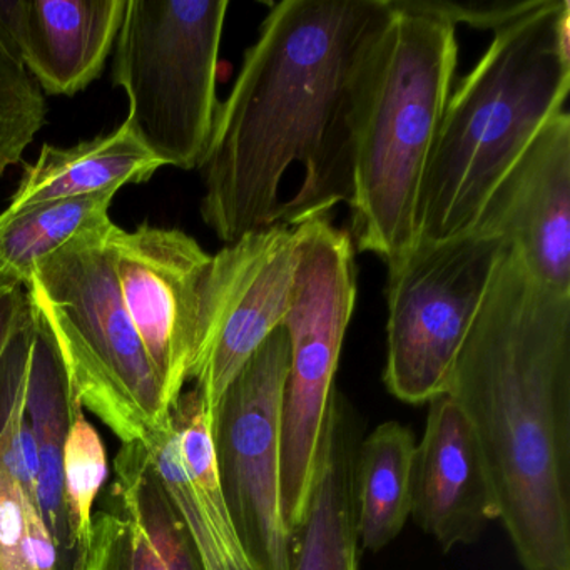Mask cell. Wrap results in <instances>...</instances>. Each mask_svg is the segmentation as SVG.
Here are the masks:
<instances>
[{"label":"cell","mask_w":570,"mask_h":570,"mask_svg":"<svg viewBox=\"0 0 570 570\" xmlns=\"http://www.w3.org/2000/svg\"><path fill=\"white\" fill-rule=\"evenodd\" d=\"M470 232L515 249L533 278L570 295V116H553L493 188Z\"/></svg>","instance_id":"obj_12"},{"label":"cell","mask_w":570,"mask_h":570,"mask_svg":"<svg viewBox=\"0 0 570 570\" xmlns=\"http://www.w3.org/2000/svg\"><path fill=\"white\" fill-rule=\"evenodd\" d=\"M118 191L39 203L0 213V276L26 283L35 266L82 233L111 225L109 208Z\"/></svg>","instance_id":"obj_21"},{"label":"cell","mask_w":570,"mask_h":570,"mask_svg":"<svg viewBox=\"0 0 570 570\" xmlns=\"http://www.w3.org/2000/svg\"><path fill=\"white\" fill-rule=\"evenodd\" d=\"M295 286L285 326L289 370L282 412V515L295 535L315 482L320 443L346 330L355 309V246L330 216L295 226Z\"/></svg>","instance_id":"obj_7"},{"label":"cell","mask_w":570,"mask_h":570,"mask_svg":"<svg viewBox=\"0 0 570 570\" xmlns=\"http://www.w3.org/2000/svg\"><path fill=\"white\" fill-rule=\"evenodd\" d=\"M289 370L285 326L266 338L212 416L216 473L236 532L258 570H292L282 515V412Z\"/></svg>","instance_id":"obj_9"},{"label":"cell","mask_w":570,"mask_h":570,"mask_svg":"<svg viewBox=\"0 0 570 570\" xmlns=\"http://www.w3.org/2000/svg\"><path fill=\"white\" fill-rule=\"evenodd\" d=\"M32 305V303H31ZM31 362L26 386V416L38 450V505L58 549L59 570H72L71 533L65 503V442L76 410L61 356L42 316L36 312Z\"/></svg>","instance_id":"obj_18"},{"label":"cell","mask_w":570,"mask_h":570,"mask_svg":"<svg viewBox=\"0 0 570 570\" xmlns=\"http://www.w3.org/2000/svg\"><path fill=\"white\" fill-rule=\"evenodd\" d=\"M109 248L126 312L161 380L169 406L193 380L203 283L212 255L179 229L112 226Z\"/></svg>","instance_id":"obj_11"},{"label":"cell","mask_w":570,"mask_h":570,"mask_svg":"<svg viewBox=\"0 0 570 570\" xmlns=\"http://www.w3.org/2000/svg\"><path fill=\"white\" fill-rule=\"evenodd\" d=\"M29 309L31 299L26 286L0 276V379L6 353Z\"/></svg>","instance_id":"obj_26"},{"label":"cell","mask_w":570,"mask_h":570,"mask_svg":"<svg viewBox=\"0 0 570 570\" xmlns=\"http://www.w3.org/2000/svg\"><path fill=\"white\" fill-rule=\"evenodd\" d=\"M392 21L366 76L356 116L353 246L389 265L419 238L423 178L452 95L455 26L413 0H389Z\"/></svg>","instance_id":"obj_4"},{"label":"cell","mask_w":570,"mask_h":570,"mask_svg":"<svg viewBox=\"0 0 570 570\" xmlns=\"http://www.w3.org/2000/svg\"><path fill=\"white\" fill-rule=\"evenodd\" d=\"M161 166L126 121L109 135L71 148L45 145L35 165L24 166L18 191L4 213L21 212L39 203L119 191L122 186L149 181Z\"/></svg>","instance_id":"obj_19"},{"label":"cell","mask_w":570,"mask_h":570,"mask_svg":"<svg viewBox=\"0 0 570 570\" xmlns=\"http://www.w3.org/2000/svg\"><path fill=\"white\" fill-rule=\"evenodd\" d=\"M145 445L185 527L198 569L258 570L226 509L216 473L212 420L195 386L181 393Z\"/></svg>","instance_id":"obj_13"},{"label":"cell","mask_w":570,"mask_h":570,"mask_svg":"<svg viewBox=\"0 0 570 570\" xmlns=\"http://www.w3.org/2000/svg\"><path fill=\"white\" fill-rule=\"evenodd\" d=\"M82 570H199L145 443H121Z\"/></svg>","instance_id":"obj_16"},{"label":"cell","mask_w":570,"mask_h":570,"mask_svg":"<svg viewBox=\"0 0 570 570\" xmlns=\"http://www.w3.org/2000/svg\"><path fill=\"white\" fill-rule=\"evenodd\" d=\"M65 503L71 533L72 570H82L91 550L95 505L108 479V453L85 409L72 415L65 442Z\"/></svg>","instance_id":"obj_22"},{"label":"cell","mask_w":570,"mask_h":570,"mask_svg":"<svg viewBox=\"0 0 570 570\" xmlns=\"http://www.w3.org/2000/svg\"><path fill=\"white\" fill-rule=\"evenodd\" d=\"M29 499L0 452V570H38L28 519Z\"/></svg>","instance_id":"obj_24"},{"label":"cell","mask_w":570,"mask_h":570,"mask_svg":"<svg viewBox=\"0 0 570 570\" xmlns=\"http://www.w3.org/2000/svg\"><path fill=\"white\" fill-rule=\"evenodd\" d=\"M112 226L82 233L46 256L26 289L82 409L121 443H146L171 406L122 302L109 248Z\"/></svg>","instance_id":"obj_5"},{"label":"cell","mask_w":570,"mask_h":570,"mask_svg":"<svg viewBox=\"0 0 570 570\" xmlns=\"http://www.w3.org/2000/svg\"><path fill=\"white\" fill-rule=\"evenodd\" d=\"M356 435L355 416L335 392L320 443L308 509L293 535L292 570H358Z\"/></svg>","instance_id":"obj_17"},{"label":"cell","mask_w":570,"mask_h":570,"mask_svg":"<svg viewBox=\"0 0 570 570\" xmlns=\"http://www.w3.org/2000/svg\"><path fill=\"white\" fill-rule=\"evenodd\" d=\"M228 0H126L112 82L126 122L161 163L199 169L215 128L219 46Z\"/></svg>","instance_id":"obj_6"},{"label":"cell","mask_w":570,"mask_h":570,"mask_svg":"<svg viewBox=\"0 0 570 570\" xmlns=\"http://www.w3.org/2000/svg\"><path fill=\"white\" fill-rule=\"evenodd\" d=\"M389 0L273 6L219 105L203 159V222L225 245L352 202L356 116Z\"/></svg>","instance_id":"obj_1"},{"label":"cell","mask_w":570,"mask_h":570,"mask_svg":"<svg viewBox=\"0 0 570 570\" xmlns=\"http://www.w3.org/2000/svg\"><path fill=\"white\" fill-rule=\"evenodd\" d=\"M415 449L412 430L395 420L380 423L360 442L355 462L360 549H385L412 515Z\"/></svg>","instance_id":"obj_20"},{"label":"cell","mask_w":570,"mask_h":570,"mask_svg":"<svg viewBox=\"0 0 570 570\" xmlns=\"http://www.w3.org/2000/svg\"><path fill=\"white\" fill-rule=\"evenodd\" d=\"M443 552L476 542L499 507L469 420L449 395L429 403L416 443L412 515Z\"/></svg>","instance_id":"obj_14"},{"label":"cell","mask_w":570,"mask_h":570,"mask_svg":"<svg viewBox=\"0 0 570 570\" xmlns=\"http://www.w3.org/2000/svg\"><path fill=\"white\" fill-rule=\"evenodd\" d=\"M126 0H0V39L39 88L75 96L101 76Z\"/></svg>","instance_id":"obj_15"},{"label":"cell","mask_w":570,"mask_h":570,"mask_svg":"<svg viewBox=\"0 0 570 570\" xmlns=\"http://www.w3.org/2000/svg\"><path fill=\"white\" fill-rule=\"evenodd\" d=\"M503 248L475 232L445 242L419 238L386 265L383 383L396 400L422 405L445 395Z\"/></svg>","instance_id":"obj_8"},{"label":"cell","mask_w":570,"mask_h":570,"mask_svg":"<svg viewBox=\"0 0 570 570\" xmlns=\"http://www.w3.org/2000/svg\"><path fill=\"white\" fill-rule=\"evenodd\" d=\"M446 395L479 442L523 570H570V295L505 246Z\"/></svg>","instance_id":"obj_2"},{"label":"cell","mask_w":570,"mask_h":570,"mask_svg":"<svg viewBox=\"0 0 570 570\" xmlns=\"http://www.w3.org/2000/svg\"><path fill=\"white\" fill-rule=\"evenodd\" d=\"M569 89L570 2L542 0L493 35L450 95L423 178L419 238L469 233L500 179L563 111Z\"/></svg>","instance_id":"obj_3"},{"label":"cell","mask_w":570,"mask_h":570,"mask_svg":"<svg viewBox=\"0 0 570 570\" xmlns=\"http://www.w3.org/2000/svg\"><path fill=\"white\" fill-rule=\"evenodd\" d=\"M413 4L445 19L455 28L456 24H469L495 35L535 11L542 0H413Z\"/></svg>","instance_id":"obj_25"},{"label":"cell","mask_w":570,"mask_h":570,"mask_svg":"<svg viewBox=\"0 0 570 570\" xmlns=\"http://www.w3.org/2000/svg\"><path fill=\"white\" fill-rule=\"evenodd\" d=\"M45 95L0 39V176L18 165L46 122Z\"/></svg>","instance_id":"obj_23"},{"label":"cell","mask_w":570,"mask_h":570,"mask_svg":"<svg viewBox=\"0 0 570 570\" xmlns=\"http://www.w3.org/2000/svg\"><path fill=\"white\" fill-rule=\"evenodd\" d=\"M298 263L295 229H259L212 255L203 283L191 382L209 420L243 366L285 323Z\"/></svg>","instance_id":"obj_10"}]
</instances>
